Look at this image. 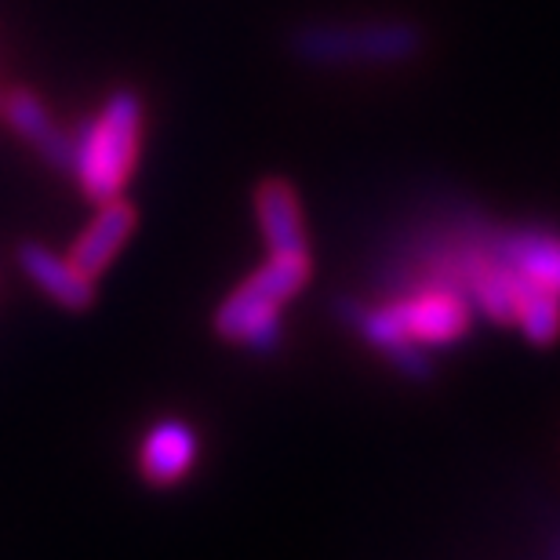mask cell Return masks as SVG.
I'll return each instance as SVG.
<instances>
[{"label": "cell", "instance_id": "1", "mask_svg": "<svg viewBox=\"0 0 560 560\" xmlns=\"http://www.w3.org/2000/svg\"><path fill=\"white\" fill-rule=\"evenodd\" d=\"M425 33L411 19H320L291 33V55L320 70L400 66L422 51Z\"/></svg>", "mask_w": 560, "mask_h": 560}, {"label": "cell", "instance_id": "2", "mask_svg": "<svg viewBox=\"0 0 560 560\" xmlns=\"http://www.w3.org/2000/svg\"><path fill=\"white\" fill-rule=\"evenodd\" d=\"M142 128L145 109L136 88H117L103 103V109L92 120H84V128L73 136V175L84 197L103 205V200L125 194L128 178L139 164Z\"/></svg>", "mask_w": 560, "mask_h": 560}, {"label": "cell", "instance_id": "3", "mask_svg": "<svg viewBox=\"0 0 560 560\" xmlns=\"http://www.w3.org/2000/svg\"><path fill=\"white\" fill-rule=\"evenodd\" d=\"M313 273L310 252H280L259 266L215 313V331L230 342H244L270 353L280 342V310L306 288Z\"/></svg>", "mask_w": 560, "mask_h": 560}, {"label": "cell", "instance_id": "4", "mask_svg": "<svg viewBox=\"0 0 560 560\" xmlns=\"http://www.w3.org/2000/svg\"><path fill=\"white\" fill-rule=\"evenodd\" d=\"M389 313L400 324V331L411 342L425 346H447L455 339H463L469 328V302L458 295L455 288H425L419 295L389 302Z\"/></svg>", "mask_w": 560, "mask_h": 560}, {"label": "cell", "instance_id": "5", "mask_svg": "<svg viewBox=\"0 0 560 560\" xmlns=\"http://www.w3.org/2000/svg\"><path fill=\"white\" fill-rule=\"evenodd\" d=\"M0 117L8 120V128L15 131L44 164L59 167V172H73V150H77L73 136L55 125L51 109L44 106L30 88H11V92H4Z\"/></svg>", "mask_w": 560, "mask_h": 560}, {"label": "cell", "instance_id": "6", "mask_svg": "<svg viewBox=\"0 0 560 560\" xmlns=\"http://www.w3.org/2000/svg\"><path fill=\"white\" fill-rule=\"evenodd\" d=\"M136 205L125 197H114V200H103L95 211V219L88 222L81 237L73 241L70 248V262L77 266L81 273L88 277H98L109 270V262L117 259V252L125 248L128 237L136 233Z\"/></svg>", "mask_w": 560, "mask_h": 560}, {"label": "cell", "instance_id": "7", "mask_svg": "<svg viewBox=\"0 0 560 560\" xmlns=\"http://www.w3.org/2000/svg\"><path fill=\"white\" fill-rule=\"evenodd\" d=\"M15 262H19V270L26 273L51 302H59L62 310L81 313L95 302V280L77 270L70 262V255L62 259L59 252L44 248L37 241H22L15 252Z\"/></svg>", "mask_w": 560, "mask_h": 560}, {"label": "cell", "instance_id": "8", "mask_svg": "<svg viewBox=\"0 0 560 560\" xmlns=\"http://www.w3.org/2000/svg\"><path fill=\"white\" fill-rule=\"evenodd\" d=\"M194 463H197V433L178 419L156 422L139 447L142 477L156 488L178 485L194 469Z\"/></svg>", "mask_w": 560, "mask_h": 560}, {"label": "cell", "instance_id": "9", "mask_svg": "<svg viewBox=\"0 0 560 560\" xmlns=\"http://www.w3.org/2000/svg\"><path fill=\"white\" fill-rule=\"evenodd\" d=\"M255 215H259V230L266 244H270V255L310 252L299 194L284 178H266V183H259V189H255Z\"/></svg>", "mask_w": 560, "mask_h": 560}, {"label": "cell", "instance_id": "10", "mask_svg": "<svg viewBox=\"0 0 560 560\" xmlns=\"http://www.w3.org/2000/svg\"><path fill=\"white\" fill-rule=\"evenodd\" d=\"M342 317L350 320L353 328L375 346V350H383L405 375H416V378L430 375V357H425V350H422L419 342H411L408 335L400 331V324L394 320L389 306H372V310H368V306H350V302H346Z\"/></svg>", "mask_w": 560, "mask_h": 560}, {"label": "cell", "instance_id": "11", "mask_svg": "<svg viewBox=\"0 0 560 560\" xmlns=\"http://www.w3.org/2000/svg\"><path fill=\"white\" fill-rule=\"evenodd\" d=\"M499 259L521 280L560 295V237L550 230H521L499 244Z\"/></svg>", "mask_w": 560, "mask_h": 560}, {"label": "cell", "instance_id": "12", "mask_svg": "<svg viewBox=\"0 0 560 560\" xmlns=\"http://www.w3.org/2000/svg\"><path fill=\"white\" fill-rule=\"evenodd\" d=\"M513 324H521V331L528 335L535 346H550L560 335V295H553V291H546V288H535L524 280Z\"/></svg>", "mask_w": 560, "mask_h": 560}, {"label": "cell", "instance_id": "13", "mask_svg": "<svg viewBox=\"0 0 560 560\" xmlns=\"http://www.w3.org/2000/svg\"><path fill=\"white\" fill-rule=\"evenodd\" d=\"M0 103H4V92H0Z\"/></svg>", "mask_w": 560, "mask_h": 560}]
</instances>
